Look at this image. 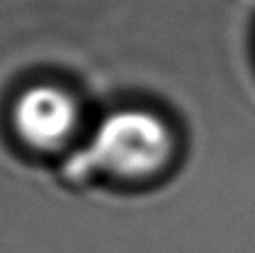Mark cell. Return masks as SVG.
I'll list each match as a JSON object with an SVG mask.
<instances>
[{
    "label": "cell",
    "mask_w": 255,
    "mask_h": 253,
    "mask_svg": "<svg viewBox=\"0 0 255 253\" xmlns=\"http://www.w3.org/2000/svg\"><path fill=\"white\" fill-rule=\"evenodd\" d=\"M172 134L148 110H119L99 124L94 137L63 166V179L85 184L94 175L148 177L168 164Z\"/></svg>",
    "instance_id": "obj_1"
},
{
    "label": "cell",
    "mask_w": 255,
    "mask_h": 253,
    "mask_svg": "<svg viewBox=\"0 0 255 253\" xmlns=\"http://www.w3.org/2000/svg\"><path fill=\"white\" fill-rule=\"evenodd\" d=\"M13 130L31 148L56 150L65 146L79 126V106L58 85H31L18 94L11 110Z\"/></svg>",
    "instance_id": "obj_2"
}]
</instances>
